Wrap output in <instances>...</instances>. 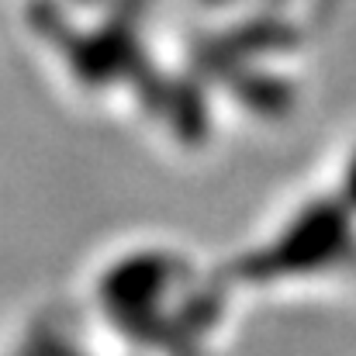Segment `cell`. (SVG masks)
<instances>
[{
    "label": "cell",
    "mask_w": 356,
    "mask_h": 356,
    "mask_svg": "<svg viewBox=\"0 0 356 356\" xmlns=\"http://www.w3.org/2000/svg\"><path fill=\"white\" fill-rule=\"evenodd\" d=\"M225 263L249 305L356 291V211L312 173L259 215Z\"/></svg>",
    "instance_id": "3957f363"
},
{
    "label": "cell",
    "mask_w": 356,
    "mask_h": 356,
    "mask_svg": "<svg viewBox=\"0 0 356 356\" xmlns=\"http://www.w3.org/2000/svg\"><path fill=\"white\" fill-rule=\"evenodd\" d=\"M315 173L336 191V197H343L356 211V128L346 131L339 142H332V149L325 152Z\"/></svg>",
    "instance_id": "277c9868"
},
{
    "label": "cell",
    "mask_w": 356,
    "mask_h": 356,
    "mask_svg": "<svg viewBox=\"0 0 356 356\" xmlns=\"http://www.w3.org/2000/svg\"><path fill=\"white\" fill-rule=\"evenodd\" d=\"M343 0H170L166 135L173 159H208L280 131L312 97Z\"/></svg>",
    "instance_id": "6da1fadb"
},
{
    "label": "cell",
    "mask_w": 356,
    "mask_h": 356,
    "mask_svg": "<svg viewBox=\"0 0 356 356\" xmlns=\"http://www.w3.org/2000/svg\"><path fill=\"white\" fill-rule=\"evenodd\" d=\"M83 325L104 332L108 350L142 353H218L238 332L245 294L225 252L163 232H135L97 256Z\"/></svg>",
    "instance_id": "7a4b0ae2"
}]
</instances>
